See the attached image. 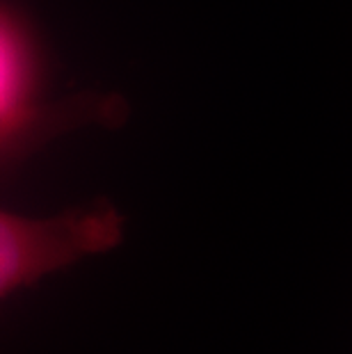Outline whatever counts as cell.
Listing matches in <instances>:
<instances>
[{
  "label": "cell",
  "mask_w": 352,
  "mask_h": 354,
  "mask_svg": "<svg viewBox=\"0 0 352 354\" xmlns=\"http://www.w3.org/2000/svg\"><path fill=\"white\" fill-rule=\"evenodd\" d=\"M129 103L115 92L53 96L50 59L33 19L0 0V183L62 135L80 128H119Z\"/></svg>",
  "instance_id": "cell-1"
},
{
  "label": "cell",
  "mask_w": 352,
  "mask_h": 354,
  "mask_svg": "<svg viewBox=\"0 0 352 354\" xmlns=\"http://www.w3.org/2000/svg\"><path fill=\"white\" fill-rule=\"evenodd\" d=\"M126 220L115 203L94 199L55 215L0 208V302L76 263L122 245Z\"/></svg>",
  "instance_id": "cell-2"
}]
</instances>
